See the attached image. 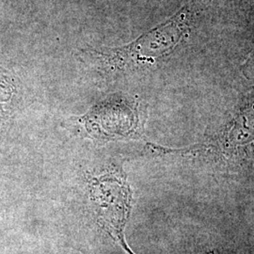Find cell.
I'll list each match as a JSON object with an SVG mask.
<instances>
[{"label":"cell","mask_w":254,"mask_h":254,"mask_svg":"<svg viewBox=\"0 0 254 254\" xmlns=\"http://www.w3.org/2000/svg\"><path fill=\"white\" fill-rule=\"evenodd\" d=\"M91 206L96 222L127 254H134L125 240L124 230L132 209V190L121 168L110 167L89 176Z\"/></svg>","instance_id":"1"},{"label":"cell","mask_w":254,"mask_h":254,"mask_svg":"<svg viewBox=\"0 0 254 254\" xmlns=\"http://www.w3.org/2000/svg\"><path fill=\"white\" fill-rule=\"evenodd\" d=\"M192 12L186 4L175 15L128 46L100 53L118 67L131 63H147L170 54L190 28Z\"/></svg>","instance_id":"2"},{"label":"cell","mask_w":254,"mask_h":254,"mask_svg":"<svg viewBox=\"0 0 254 254\" xmlns=\"http://www.w3.org/2000/svg\"><path fill=\"white\" fill-rule=\"evenodd\" d=\"M244 69H245L247 74L254 75V51L252 52V54L250 55L247 63L244 65Z\"/></svg>","instance_id":"3"}]
</instances>
